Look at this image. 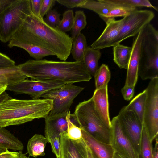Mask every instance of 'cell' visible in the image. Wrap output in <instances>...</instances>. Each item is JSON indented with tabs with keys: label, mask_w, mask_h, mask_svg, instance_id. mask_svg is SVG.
<instances>
[{
	"label": "cell",
	"mask_w": 158,
	"mask_h": 158,
	"mask_svg": "<svg viewBox=\"0 0 158 158\" xmlns=\"http://www.w3.org/2000/svg\"><path fill=\"white\" fill-rule=\"evenodd\" d=\"M7 150L8 149H7L3 148L0 147V154L2 153V152H6Z\"/></svg>",
	"instance_id": "50"
},
{
	"label": "cell",
	"mask_w": 158,
	"mask_h": 158,
	"mask_svg": "<svg viewBox=\"0 0 158 158\" xmlns=\"http://www.w3.org/2000/svg\"><path fill=\"white\" fill-rule=\"evenodd\" d=\"M106 2L116 6L152 8L158 11L157 7L153 6L148 0H102Z\"/></svg>",
	"instance_id": "29"
},
{
	"label": "cell",
	"mask_w": 158,
	"mask_h": 158,
	"mask_svg": "<svg viewBox=\"0 0 158 158\" xmlns=\"http://www.w3.org/2000/svg\"><path fill=\"white\" fill-rule=\"evenodd\" d=\"M87 24L86 17L84 11L81 10L76 11L74 16L71 37L73 41L81 33V31L85 27Z\"/></svg>",
	"instance_id": "31"
},
{
	"label": "cell",
	"mask_w": 158,
	"mask_h": 158,
	"mask_svg": "<svg viewBox=\"0 0 158 158\" xmlns=\"http://www.w3.org/2000/svg\"><path fill=\"white\" fill-rule=\"evenodd\" d=\"M96 90L108 86L111 78V73L108 66L102 64L96 71L94 76Z\"/></svg>",
	"instance_id": "28"
},
{
	"label": "cell",
	"mask_w": 158,
	"mask_h": 158,
	"mask_svg": "<svg viewBox=\"0 0 158 158\" xmlns=\"http://www.w3.org/2000/svg\"><path fill=\"white\" fill-rule=\"evenodd\" d=\"M110 143L115 151L124 158H139L131 143L123 131L117 116L111 121Z\"/></svg>",
	"instance_id": "12"
},
{
	"label": "cell",
	"mask_w": 158,
	"mask_h": 158,
	"mask_svg": "<svg viewBox=\"0 0 158 158\" xmlns=\"http://www.w3.org/2000/svg\"><path fill=\"white\" fill-rule=\"evenodd\" d=\"M9 94L6 92H4L0 95V103L4 100L10 98Z\"/></svg>",
	"instance_id": "45"
},
{
	"label": "cell",
	"mask_w": 158,
	"mask_h": 158,
	"mask_svg": "<svg viewBox=\"0 0 158 158\" xmlns=\"http://www.w3.org/2000/svg\"><path fill=\"white\" fill-rule=\"evenodd\" d=\"M143 31L138 75L151 80L158 77V32L150 23Z\"/></svg>",
	"instance_id": "5"
},
{
	"label": "cell",
	"mask_w": 158,
	"mask_h": 158,
	"mask_svg": "<svg viewBox=\"0 0 158 158\" xmlns=\"http://www.w3.org/2000/svg\"><path fill=\"white\" fill-rule=\"evenodd\" d=\"M87 47L86 38L83 33L81 32L73 41L71 53L75 61L83 60Z\"/></svg>",
	"instance_id": "27"
},
{
	"label": "cell",
	"mask_w": 158,
	"mask_h": 158,
	"mask_svg": "<svg viewBox=\"0 0 158 158\" xmlns=\"http://www.w3.org/2000/svg\"><path fill=\"white\" fill-rule=\"evenodd\" d=\"M15 1V0H0V15Z\"/></svg>",
	"instance_id": "42"
},
{
	"label": "cell",
	"mask_w": 158,
	"mask_h": 158,
	"mask_svg": "<svg viewBox=\"0 0 158 158\" xmlns=\"http://www.w3.org/2000/svg\"><path fill=\"white\" fill-rule=\"evenodd\" d=\"M60 14L55 10H51L46 15L43 19L44 22L50 26L56 27L60 21Z\"/></svg>",
	"instance_id": "35"
},
{
	"label": "cell",
	"mask_w": 158,
	"mask_h": 158,
	"mask_svg": "<svg viewBox=\"0 0 158 158\" xmlns=\"http://www.w3.org/2000/svg\"><path fill=\"white\" fill-rule=\"evenodd\" d=\"M32 13L40 19L43 20L41 17L40 12L43 0H30Z\"/></svg>",
	"instance_id": "40"
},
{
	"label": "cell",
	"mask_w": 158,
	"mask_h": 158,
	"mask_svg": "<svg viewBox=\"0 0 158 158\" xmlns=\"http://www.w3.org/2000/svg\"><path fill=\"white\" fill-rule=\"evenodd\" d=\"M18 152L6 151L0 154V158H16L18 155Z\"/></svg>",
	"instance_id": "43"
},
{
	"label": "cell",
	"mask_w": 158,
	"mask_h": 158,
	"mask_svg": "<svg viewBox=\"0 0 158 158\" xmlns=\"http://www.w3.org/2000/svg\"><path fill=\"white\" fill-rule=\"evenodd\" d=\"M74 16L72 10L65 11L63 14V17L59 25L56 27L61 31L66 32L72 30L74 23Z\"/></svg>",
	"instance_id": "33"
},
{
	"label": "cell",
	"mask_w": 158,
	"mask_h": 158,
	"mask_svg": "<svg viewBox=\"0 0 158 158\" xmlns=\"http://www.w3.org/2000/svg\"><path fill=\"white\" fill-rule=\"evenodd\" d=\"M7 86L6 84L0 83V95L5 91Z\"/></svg>",
	"instance_id": "46"
},
{
	"label": "cell",
	"mask_w": 158,
	"mask_h": 158,
	"mask_svg": "<svg viewBox=\"0 0 158 158\" xmlns=\"http://www.w3.org/2000/svg\"><path fill=\"white\" fill-rule=\"evenodd\" d=\"M0 147L15 151H22L24 148L23 145L21 141L9 131L4 127H0Z\"/></svg>",
	"instance_id": "21"
},
{
	"label": "cell",
	"mask_w": 158,
	"mask_h": 158,
	"mask_svg": "<svg viewBox=\"0 0 158 158\" xmlns=\"http://www.w3.org/2000/svg\"><path fill=\"white\" fill-rule=\"evenodd\" d=\"M152 142L143 125L140 142L139 158H153Z\"/></svg>",
	"instance_id": "30"
},
{
	"label": "cell",
	"mask_w": 158,
	"mask_h": 158,
	"mask_svg": "<svg viewBox=\"0 0 158 158\" xmlns=\"http://www.w3.org/2000/svg\"><path fill=\"white\" fill-rule=\"evenodd\" d=\"M48 143H50L51 149L56 158H59L60 152V137H55L50 139Z\"/></svg>",
	"instance_id": "39"
},
{
	"label": "cell",
	"mask_w": 158,
	"mask_h": 158,
	"mask_svg": "<svg viewBox=\"0 0 158 158\" xmlns=\"http://www.w3.org/2000/svg\"><path fill=\"white\" fill-rule=\"evenodd\" d=\"M113 158H124L119 154L115 152Z\"/></svg>",
	"instance_id": "49"
},
{
	"label": "cell",
	"mask_w": 158,
	"mask_h": 158,
	"mask_svg": "<svg viewBox=\"0 0 158 158\" xmlns=\"http://www.w3.org/2000/svg\"><path fill=\"white\" fill-rule=\"evenodd\" d=\"M143 29L134 36L133 39L131 53L127 69L124 85L125 86H135L137 81Z\"/></svg>",
	"instance_id": "14"
},
{
	"label": "cell",
	"mask_w": 158,
	"mask_h": 158,
	"mask_svg": "<svg viewBox=\"0 0 158 158\" xmlns=\"http://www.w3.org/2000/svg\"><path fill=\"white\" fill-rule=\"evenodd\" d=\"M48 142L47 139L42 135L35 134L28 142L26 154H28L29 156L35 158L44 156V149Z\"/></svg>",
	"instance_id": "19"
},
{
	"label": "cell",
	"mask_w": 158,
	"mask_h": 158,
	"mask_svg": "<svg viewBox=\"0 0 158 158\" xmlns=\"http://www.w3.org/2000/svg\"><path fill=\"white\" fill-rule=\"evenodd\" d=\"M67 115L51 117L48 115L44 118L45 135L48 142L52 138L60 137L61 133L66 131L67 127Z\"/></svg>",
	"instance_id": "18"
},
{
	"label": "cell",
	"mask_w": 158,
	"mask_h": 158,
	"mask_svg": "<svg viewBox=\"0 0 158 158\" xmlns=\"http://www.w3.org/2000/svg\"><path fill=\"white\" fill-rule=\"evenodd\" d=\"M113 61L120 69H127L132 51L131 47L118 44L113 47Z\"/></svg>",
	"instance_id": "22"
},
{
	"label": "cell",
	"mask_w": 158,
	"mask_h": 158,
	"mask_svg": "<svg viewBox=\"0 0 158 158\" xmlns=\"http://www.w3.org/2000/svg\"><path fill=\"white\" fill-rule=\"evenodd\" d=\"M145 90L143 125L152 142L158 133V77L151 80Z\"/></svg>",
	"instance_id": "8"
},
{
	"label": "cell",
	"mask_w": 158,
	"mask_h": 158,
	"mask_svg": "<svg viewBox=\"0 0 158 158\" xmlns=\"http://www.w3.org/2000/svg\"><path fill=\"white\" fill-rule=\"evenodd\" d=\"M101 53L98 49H94L88 46L85 51L83 60L85 67L90 74L94 76L98 69V61Z\"/></svg>",
	"instance_id": "23"
},
{
	"label": "cell",
	"mask_w": 158,
	"mask_h": 158,
	"mask_svg": "<svg viewBox=\"0 0 158 158\" xmlns=\"http://www.w3.org/2000/svg\"><path fill=\"white\" fill-rule=\"evenodd\" d=\"M32 14L30 0H15L0 15V41L9 42L26 18Z\"/></svg>",
	"instance_id": "6"
},
{
	"label": "cell",
	"mask_w": 158,
	"mask_h": 158,
	"mask_svg": "<svg viewBox=\"0 0 158 158\" xmlns=\"http://www.w3.org/2000/svg\"><path fill=\"white\" fill-rule=\"evenodd\" d=\"M155 139L156 142L155 147L153 149V158H158V136Z\"/></svg>",
	"instance_id": "44"
},
{
	"label": "cell",
	"mask_w": 158,
	"mask_h": 158,
	"mask_svg": "<svg viewBox=\"0 0 158 158\" xmlns=\"http://www.w3.org/2000/svg\"><path fill=\"white\" fill-rule=\"evenodd\" d=\"M118 6L105 2L102 0H86L80 8L91 10L100 17L105 15Z\"/></svg>",
	"instance_id": "26"
},
{
	"label": "cell",
	"mask_w": 158,
	"mask_h": 158,
	"mask_svg": "<svg viewBox=\"0 0 158 158\" xmlns=\"http://www.w3.org/2000/svg\"><path fill=\"white\" fill-rule=\"evenodd\" d=\"M106 24V26L102 34L90 46L92 48L100 50L113 46L120 31L121 21L110 19Z\"/></svg>",
	"instance_id": "15"
},
{
	"label": "cell",
	"mask_w": 158,
	"mask_h": 158,
	"mask_svg": "<svg viewBox=\"0 0 158 158\" xmlns=\"http://www.w3.org/2000/svg\"><path fill=\"white\" fill-rule=\"evenodd\" d=\"M15 66V61L6 55L0 52V69Z\"/></svg>",
	"instance_id": "37"
},
{
	"label": "cell",
	"mask_w": 158,
	"mask_h": 158,
	"mask_svg": "<svg viewBox=\"0 0 158 158\" xmlns=\"http://www.w3.org/2000/svg\"><path fill=\"white\" fill-rule=\"evenodd\" d=\"M81 130L82 138L96 158H113L115 151L110 143L99 141Z\"/></svg>",
	"instance_id": "17"
},
{
	"label": "cell",
	"mask_w": 158,
	"mask_h": 158,
	"mask_svg": "<svg viewBox=\"0 0 158 158\" xmlns=\"http://www.w3.org/2000/svg\"><path fill=\"white\" fill-rule=\"evenodd\" d=\"M59 158H88L87 145L82 138L73 140L68 136L66 131L60 134Z\"/></svg>",
	"instance_id": "13"
},
{
	"label": "cell",
	"mask_w": 158,
	"mask_h": 158,
	"mask_svg": "<svg viewBox=\"0 0 158 158\" xmlns=\"http://www.w3.org/2000/svg\"><path fill=\"white\" fill-rule=\"evenodd\" d=\"M86 0H56V1L68 8L80 7L84 3Z\"/></svg>",
	"instance_id": "36"
},
{
	"label": "cell",
	"mask_w": 158,
	"mask_h": 158,
	"mask_svg": "<svg viewBox=\"0 0 158 158\" xmlns=\"http://www.w3.org/2000/svg\"><path fill=\"white\" fill-rule=\"evenodd\" d=\"M137 8L118 6L111 10L105 15L100 17L106 23L110 19H114L115 17L123 16L128 15L133 11L137 10Z\"/></svg>",
	"instance_id": "32"
},
{
	"label": "cell",
	"mask_w": 158,
	"mask_h": 158,
	"mask_svg": "<svg viewBox=\"0 0 158 158\" xmlns=\"http://www.w3.org/2000/svg\"><path fill=\"white\" fill-rule=\"evenodd\" d=\"M84 88L73 84H64L62 86L49 91L41 96L51 100L52 106L48 116L54 117L66 115L74 99Z\"/></svg>",
	"instance_id": "7"
},
{
	"label": "cell",
	"mask_w": 158,
	"mask_h": 158,
	"mask_svg": "<svg viewBox=\"0 0 158 158\" xmlns=\"http://www.w3.org/2000/svg\"><path fill=\"white\" fill-rule=\"evenodd\" d=\"M52 106L51 100H20L11 97L0 103V127L21 125L45 118Z\"/></svg>",
	"instance_id": "3"
},
{
	"label": "cell",
	"mask_w": 158,
	"mask_h": 158,
	"mask_svg": "<svg viewBox=\"0 0 158 158\" xmlns=\"http://www.w3.org/2000/svg\"><path fill=\"white\" fill-rule=\"evenodd\" d=\"M71 115L74 123L81 129L99 141L110 143L111 128L102 120L91 98L80 102L76 106L74 113Z\"/></svg>",
	"instance_id": "4"
},
{
	"label": "cell",
	"mask_w": 158,
	"mask_h": 158,
	"mask_svg": "<svg viewBox=\"0 0 158 158\" xmlns=\"http://www.w3.org/2000/svg\"><path fill=\"white\" fill-rule=\"evenodd\" d=\"M70 112L67 114L66 118L67 122V127L66 130L68 137L73 140H78L82 138L81 128L72 121L70 117Z\"/></svg>",
	"instance_id": "34"
},
{
	"label": "cell",
	"mask_w": 158,
	"mask_h": 158,
	"mask_svg": "<svg viewBox=\"0 0 158 158\" xmlns=\"http://www.w3.org/2000/svg\"><path fill=\"white\" fill-rule=\"evenodd\" d=\"M27 78L20 72L18 66L0 69V83L8 85L20 82Z\"/></svg>",
	"instance_id": "24"
},
{
	"label": "cell",
	"mask_w": 158,
	"mask_h": 158,
	"mask_svg": "<svg viewBox=\"0 0 158 158\" xmlns=\"http://www.w3.org/2000/svg\"><path fill=\"white\" fill-rule=\"evenodd\" d=\"M64 84L59 82H47L26 79L20 82L8 85L6 90L15 94H25L33 99H37L45 93L60 87Z\"/></svg>",
	"instance_id": "11"
},
{
	"label": "cell",
	"mask_w": 158,
	"mask_h": 158,
	"mask_svg": "<svg viewBox=\"0 0 158 158\" xmlns=\"http://www.w3.org/2000/svg\"><path fill=\"white\" fill-rule=\"evenodd\" d=\"M95 108L102 121L111 128V121L109 116L108 86L94 91L91 97Z\"/></svg>",
	"instance_id": "16"
},
{
	"label": "cell",
	"mask_w": 158,
	"mask_h": 158,
	"mask_svg": "<svg viewBox=\"0 0 158 158\" xmlns=\"http://www.w3.org/2000/svg\"><path fill=\"white\" fill-rule=\"evenodd\" d=\"M135 86H124L121 89V92L124 99L130 100L133 97L134 93Z\"/></svg>",
	"instance_id": "41"
},
{
	"label": "cell",
	"mask_w": 158,
	"mask_h": 158,
	"mask_svg": "<svg viewBox=\"0 0 158 158\" xmlns=\"http://www.w3.org/2000/svg\"><path fill=\"white\" fill-rule=\"evenodd\" d=\"M18 152V155L16 158H29L26 156V154L22 152V151H19Z\"/></svg>",
	"instance_id": "48"
},
{
	"label": "cell",
	"mask_w": 158,
	"mask_h": 158,
	"mask_svg": "<svg viewBox=\"0 0 158 158\" xmlns=\"http://www.w3.org/2000/svg\"><path fill=\"white\" fill-rule=\"evenodd\" d=\"M121 127L139 155L143 124L133 111L123 107L117 116Z\"/></svg>",
	"instance_id": "10"
},
{
	"label": "cell",
	"mask_w": 158,
	"mask_h": 158,
	"mask_svg": "<svg viewBox=\"0 0 158 158\" xmlns=\"http://www.w3.org/2000/svg\"><path fill=\"white\" fill-rule=\"evenodd\" d=\"M56 2L55 0H43L40 12L42 19H44V16L51 10Z\"/></svg>",
	"instance_id": "38"
},
{
	"label": "cell",
	"mask_w": 158,
	"mask_h": 158,
	"mask_svg": "<svg viewBox=\"0 0 158 158\" xmlns=\"http://www.w3.org/2000/svg\"><path fill=\"white\" fill-rule=\"evenodd\" d=\"M154 16V12L151 10L137 9L124 17L120 19L121 29L113 46L127 38L135 36L150 23Z\"/></svg>",
	"instance_id": "9"
},
{
	"label": "cell",
	"mask_w": 158,
	"mask_h": 158,
	"mask_svg": "<svg viewBox=\"0 0 158 158\" xmlns=\"http://www.w3.org/2000/svg\"><path fill=\"white\" fill-rule=\"evenodd\" d=\"M8 46L10 48L16 47L22 48L26 50L31 57L36 60L42 59L47 56H55L52 52L40 47L26 44L11 40L9 41Z\"/></svg>",
	"instance_id": "20"
},
{
	"label": "cell",
	"mask_w": 158,
	"mask_h": 158,
	"mask_svg": "<svg viewBox=\"0 0 158 158\" xmlns=\"http://www.w3.org/2000/svg\"><path fill=\"white\" fill-rule=\"evenodd\" d=\"M88 158H96L89 147L87 145Z\"/></svg>",
	"instance_id": "47"
},
{
	"label": "cell",
	"mask_w": 158,
	"mask_h": 158,
	"mask_svg": "<svg viewBox=\"0 0 158 158\" xmlns=\"http://www.w3.org/2000/svg\"><path fill=\"white\" fill-rule=\"evenodd\" d=\"M11 40L48 50L64 61L70 54L73 45L68 35L50 26L32 13L26 18Z\"/></svg>",
	"instance_id": "1"
},
{
	"label": "cell",
	"mask_w": 158,
	"mask_h": 158,
	"mask_svg": "<svg viewBox=\"0 0 158 158\" xmlns=\"http://www.w3.org/2000/svg\"><path fill=\"white\" fill-rule=\"evenodd\" d=\"M146 92L144 90L135 97L129 103L124 107L127 110L133 111L143 124Z\"/></svg>",
	"instance_id": "25"
},
{
	"label": "cell",
	"mask_w": 158,
	"mask_h": 158,
	"mask_svg": "<svg viewBox=\"0 0 158 158\" xmlns=\"http://www.w3.org/2000/svg\"><path fill=\"white\" fill-rule=\"evenodd\" d=\"M17 66L27 78L40 81L73 84L89 81L92 78L83 60L68 62L29 60Z\"/></svg>",
	"instance_id": "2"
}]
</instances>
